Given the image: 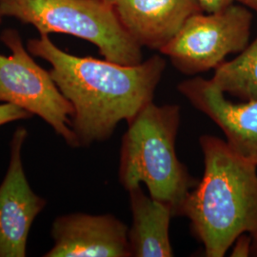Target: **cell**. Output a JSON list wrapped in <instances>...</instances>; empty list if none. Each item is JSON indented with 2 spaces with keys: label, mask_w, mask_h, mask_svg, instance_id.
Segmentation results:
<instances>
[{
  "label": "cell",
  "mask_w": 257,
  "mask_h": 257,
  "mask_svg": "<svg viewBox=\"0 0 257 257\" xmlns=\"http://www.w3.org/2000/svg\"><path fill=\"white\" fill-rule=\"evenodd\" d=\"M27 49L51 65L54 81L72 104L71 126L79 147L110 139L121 121L128 122L154 101L166 68L160 55L122 65L71 55L47 35L28 40Z\"/></svg>",
  "instance_id": "1"
},
{
  "label": "cell",
  "mask_w": 257,
  "mask_h": 257,
  "mask_svg": "<svg viewBox=\"0 0 257 257\" xmlns=\"http://www.w3.org/2000/svg\"><path fill=\"white\" fill-rule=\"evenodd\" d=\"M202 179L187 194L177 216L191 222L207 257H223L243 233L257 235V166L226 141L204 135Z\"/></svg>",
  "instance_id": "2"
},
{
  "label": "cell",
  "mask_w": 257,
  "mask_h": 257,
  "mask_svg": "<svg viewBox=\"0 0 257 257\" xmlns=\"http://www.w3.org/2000/svg\"><path fill=\"white\" fill-rule=\"evenodd\" d=\"M180 118L178 105L151 102L127 122L120 149L118 176L123 188L130 191L145 184L151 197L168 205L174 216L198 183L176 154Z\"/></svg>",
  "instance_id": "3"
},
{
  "label": "cell",
  "mask_w": 257,
  "mask_h": 257,
  "mask_svg": "<svg viewBox=\"0 0 257 257\" xmlns=\"http://www.w3.org/2000/svg\"><path fill=\"white\" fill-rule=\"evenodd\" d=\"M3 17L33 25L39 35L65 34L97 47L104 59L122 65L143 61L142 47L103 0H0Z\"/></svg>",
  "instance_id": "4"
},
{
  "label": "cell",
  "mask_w": 257,
  "mask_h": 257,
  "mask_svg": "<svg viewBox=\"0 0 257 257\" xmlns=\"http://www.w3.org/2000/svg\"><path fill=\"white\" fill-rule=\"evenodd\" d=\"M0 39L11 51L8 56L0 54V102L37 114L70 147H79L71 126L74 108L50 72L34 60L17 30H4Z\"/></svg>",
  "instance_id": "5"
},
{
  "label": "cell",
  "mask_w": 257,
  "mask_h": 257,
  "mask_svg": "<svg viewBox=\"0 0 257 257\" xmlns=\"http://www.w3.org/2000/svg\"><path fill=\"white\" fill-rule=\"evenodd\" d=\"M251 22L250 10L242 4L232 3L208 15L198 13L159 52L187 75L215 70L228 55L248 46Z\"/></svg>",
  "instance_id": "6"
},
{
  "label": "cell",
  "mask_w": 257,
  "mask_h": 257,
  "mask_svg": "<svg viewBox=\"0 0 257 257\" xmlns=\"http://www.w3.org/2000/svg\"><path fill=\"white\" fill-rule=\"evenodd\" d=\"M27 136L24 127L15 131L9 167L0 184V257L26 255L32 225L46 206V200L32 190L24 171L22 150Z\"/></svg>",
  "instance_id": "7"
},
{
  "label": "cell",
  "mask_w": 257,
  "mask_h": 257,
  "mask_svg": "<svg viewBox=\"0 0 257 257\" xmlns=\"http://www.w3.org/2000/svg\"><path fill=\"white\" fill-rule=\"evenodd\" d=\"M128 226L112 214L69 213L55 218L45 257H132Z\"/></svg>",
  "instance_id": "8"
},
{
  "label": "cell",
  "mask_w": 257,
  "mask_h": 257,
  "mask_svg": "<svg viewBox=\"0 0 257 257\" xmlns=\"http://www.w3.org/2000/svg\"><path fill=\"white\" fill-rule=\"evenodd\" d=\"M177 89L222 130L236 155L257 166V100L233 103L211 80L202 77L182 81Z\"/></svg>",
  "instance_id": "9"
},
{
  "label": "cell",
  "mask_w": 257,
  "mask_h": 257,
  "mask_svg": "<svg viewBox=\"0 0 257 257\" xmlns=\"http://www.w3.org/2000/svg\"><path fill=\"white\" fill-rule=\"evenodd\" d=\"M121 23L141 47L167 45L192 16L202 13L197 0H117Z\"/></svg>",
  "instance_id": "10"
},
{
  "label": "cell",
  "mask_w": 257,
  "mask_h": 257,
  "mask_svg": "<svg viewBox=\"0 0 257 257\" xmlns=\"http://www.w3.org/2000/svg\"><path fill=\"white\" fill-rule=\"evenodd\" d=\"M133 223L128 230L132 257H172L170 239L172 209L148 196L141 186L128 191Z\"/></svg>",
  "instance_id": "11"
},
{
  "label": "cell",
  "mask_w": 257,
  "mask_h": 257,
  "mask_svg": "<svg viewBox=\"0 0 257 257\" xmlns=\"http://www.w3.org/2000/svg\"><path fill=\"white\" fill-rule=\"evenodd\" d=\"M210 80L241 101L257 100V37L235 58L219 65Z\"/></svg>",
  "instance_id": "12"
},
{
  "label": "cell",
  "mask_w": 257,
  "mask_h": 257,
  "mask_svg": "<svg viewBox=\"0 0 257 257\" xmlns=\"http://www.w3.org/2000/svg\"><path fill=\"white\" fill-rule=\"evenodd\" d=\"M32 116L33 114L31 112L19 106L10 103L0 104V126L18 120L28 119Z\"/></svg>",
  "instance_id": "13"
},
{
  "label": "cell",
  "mask_w": 257,
  "mask_h": 257,
  "mask_svg": "<svg viewBox=\"0 0 257 257\" xmlns=\"http://www.w3.org/2000/svg\"><path fill=\"white\" fill-rule=\"evenodd\" d=\"M252 237L248 233H243L235 240L232 245V251L230 256H250Z\"/></svg>",
  "instance_id": "14"
},
{
  "label": "cell",
  "mask_w": 257,
  "mask_h": 257,
  "mask_svg": "<svg viewBox=\"0 0 257 257\" xmlns=\"http://www.w3.org/2000/svg\"><path fill=\"white\" fill-rule=\"evenodd\" d=\"M234 0H197L203 11L207 13H214L225 9L231 5Z\"/></svg>",
  "instance_id": "15"
},
{
  "label": "cell",
  "mask_w": 257,
  "mask_h": 257,
  "mask_svg": "<svg viewBox=\"0 0 257 257\" xmlns=\"http://www.w3.org/2000/svg\"><path fill=\"white\" fill-rule=\"evenodd\" d=\"M237 1L239 4L246 6L249 10L254 11L257 14V0H234Z\"/></svg>",
  "instance_id": "16"
},
{
  "label": "cell",
  "mask_w": 257,
  "mask_h": 257,
  "mask_svg": "<svg viewBox=\"0 0 257 257\" xmlns=\"http://www.w3.org/2000/svg\"><path fill=\"white\" fill-rule=\"evenodd\" d=\"M250 256L257 257V235L252 236V243H251V251Z\"/></svg>",
  "instance_id": "17"
},
{
  "label": "cell",
  "mask_w": 257,
  "mask_h": 257,
  "mask_svg": "<svg viewBox=\"0 0 257 257\" xmlns=\"http://www.w3.org/2000/svg\"><path fill=\"white\" fill-rule=\"evenodd\" d=\"M103 1H105V2H107V3H109V4H111V5H115V3L117 2V0H103Z\"/></svg>",
  "instance_id": "18"
},
{
  "label": "cell",
  "mask_w": 257,
  "mask_h": 257,
  "mask_svg": "<svg viewBox=\"0 0 257 257\" xmlns=\"http://www.w3.org/2000/svg\"><path fill=\"white\" fill-rule=\"evenodd\" d=\"M2 17H3V16H2V14H1V12H0V23H1V19H2Z\"/></svg>",
  "instance_id": "19"
}]
</instances>
